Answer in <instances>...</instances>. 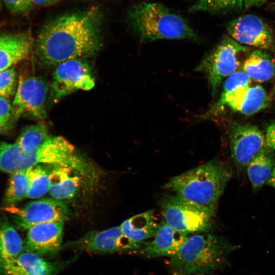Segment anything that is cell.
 <instances>
[{
    "label": "cell",
    "instance_id": "1",
    "mask_svg": "<svg viewBox=\"0 0 275 275\" xmlns=\"http://www.w3.org/2000/svg\"><path fill=\"white\" fill-rule=\"evenodd\" d=\"M101 17L96 8L67 14L48 22L41 30L36 51L46 65L92 56L100 47Z\"/></svg>",
    "mask_w": 275,
    "mask_h": 275
},
{
    "label": "cell",
    "instance_id": "2",
    "mask_svg": "<svg viewBox=\"0 0 275 275\" xmlns=\"http://www.w3.org/2000/svg\"><path fill=\"white\" fill-rule=\"evenodd\" d=\"M63 165L76 170L82 176L91 169L74 146L61 136L49 135L37 149L25 152L14 143H0V170L9 173L37 165Z\"/></svg>",
    "mask_w": 275,
    "mask_h": 275
},
{
    "label": "cell",
    "instance_id": "3",
    "mask_svg": "<svg viewBox=\"0 0 275 275\" xmlns=\"http://www.w3.org/2000/svg\"><path fill=\"white\" fill-rule=\"evenodd\" d=\"M232 175V171L227 165L213 159L173 177L163 187L215 213L219 199Z\"/></svg>",
    "mask_w": 275,
    "mask_h": 275
},
{
    "label": "cell",
    "instance_id": "4",
    "mask_svg": "<svg viewBox=\"0 0 275 275\" xmlns=\"http://www.w3.org/2000/svg\"><path fill=\"white\" fill-rule=\"evenodd\" d=\"M128 18L135 33L145 41L197 39L186 19L160 3L136 4L129 10Z\"/></svg>",
    "mask_w": 275,
    "mask_h": 275
},
{
    "label": "cell",
    "instance_id": "5",
    "mask_svg": "<svg viewBox=\"0 0 275 275\" xmlns=\"http://www.w3.org/2000/svg\"><path fill=\"white\" fill-rule=\"evenodd\" d=\"M236 246L207 232L187 237L178 252L171 257L173 265L188 274L214 271L226 262Z\"/></svg>",
    "mask_w": 275,
    "mask_h": 275
},
{
    "label": "cell",
    "instance_id": "6",
    "mask_svg": "<svg viewBox=\"0 0 275 275\" xmlns=\"http://www.w3.org/2000/svg\"><path fill=\"white\" fill-rule=\"evenodd\" d=\"M160 205L164 222L185 235L208 232L213 226L215 213L176 194L164 195L161 199Z\"/></svg>",
    "mask_w": 275,
    "mask_h": 275
},
{
    "label": "cell",
    "instance_id": "7",
    "mask_svg": "<svg viewBox=\"0 0 275 275\" xmlns=\"http://www.w3.org/2000/svg\"><path fill=\"white\" fill-rule=\"evenodd\" d=\"M248 49L226 37L203 57L196 70L206 75L213 97L215 96L222 80L238 68L237 55Z\"/></svg>",
    "mask_w": 275,
    "mask_h": 275
},
{
    "label": "cell",
    "instance_id": "8",
    "mask_svg": "<svg viewBox=\"0 0 275 275\" xmlns=\"http://www.w3.org/2000/svg\"><path fill=\"white\" fill-rule=\"evenodd\" d=\"M95 85L89 65L81 59L63 62L56 66L50 87L51 100L57 102L79 90L88 91Z\"/></svg>",
    "mask_w": 275,
    "mask_h": 275
},
{
    "label": "cell",
    "instance_id": "9",
    "mask_svg": "<svg viewBox=\"0 0 275 275\" xmlns=\"http://www.w3.org/2000/svg\"><path fill=\"white\" fill-rule=\"evenodd\" d=\"M232 158L240 169L267 147L265 135L256 126L231 122L228 126Z\"/></svg>",
    "mask_w": 275,
    "mask_h": 275
},
{
    "label": "cell",
    "instance_id": "10",
    "mask_svg": "<svg viewBox=\"0 0 275 275\" xmlns=\"http://www.w3.org/2000/svg\"><path fill=\"white\" fill-rule=\"evenodd\" d=\"M48 89L47 84L39 77L21 78L12 104L15 118L26 117L37 120H44Z\"/></svg>",
    "mask_w": 275,
    "mask_h": 275
},
{
    "label": "cell",
    "instance_id": "11",
    "mask_svg": "<svg viewBox=\"0 0 275 275\" xmlns=\"http://www.w3.org/2000/svg\"><path fill=\"white\" fill-rule=\"evenodd\" d=\"M1 209L12 214L16 227L23 230L43 223L64 222L69 214L67 206L63 202L54 199L33 201L22 208L9 206Z\"/></svg>",
    "mask_w": 275,
    "mask_h": 275
},
{
    "label": "cell",
    "instance_id": "12",
    "mask_svg": "<svg viewBox=\"0 0 275 275\" xmlns=\"http://www.w3.org/2000/svg\"><path fill=\"white\" fill-rule=\"evenodd\" d=\"M142 248L126 237L119 226L103 231L89 232L77 240L66 243L61 249H74L96 254H112L138 251Z\"/></svg>",
    "mask_w": 275,
    "mask_h": 275
},
{
    "label": "cell",
    "instance_id": "13",
    "mask_svg": "<svg viewBox=\"0 0 275 275\" xmlns=\"http://www.w3.org/2000/svg\"><path fill=\"white\" fill-rule=\"evenodd\" d=\"M227 30L234 40L241 44L267 49L273 43L270 29L257 16L248 14L240 16L230 21Z\"/></svg>",
    "mask_w": 275,
    "mask_h": 275
},
{
    "label": "cell",
    "instance_id": "14",
    "mask_svg": "<svg viewBox=\"0 0 275 275\" xmlns=\"http://www.w3.org/2000/svg\"><path fill=\"white\" fill-rule=\"evenodd\" d=\"M64 222L38 224L28 230L25 251L41 256L55 254L62 248Z\"/></svg>",
    "mask_w": 275,
    "mask_h": 275
},
{
    "label": "cell",
    "instance_id": "15",
    "mask_svg": "<svg viewBox=\"0 0 275 275\" xmlns=\"http://www.w3.org/2000/svg\"><path fill=\"white\" fill-rule=\"evenodd\" d=\"M270 99L264 89L260 85L245 86L227 95L224 106L245 115L254 114L266 107Z\"/></svg>",
    "mask_w": 275,
    "mask_h": 275
},
{
    "label": "cell",
    "instance_id": "16",
    "mask_svg": "<svg viewBox=\"0 0 275 275\" xmlns=\"http://www.w3.org/2000/svg\"><path fill=\"white\" fill-rule=\"evenodd\" d=\"M60 266L25 251L16 258L0 263V275H55Z\"/></svg>",
    "mask_w": 275,
    "mask_h": 275
},
{
    "label": "cell",
    "instance_id": "17",
    "mask_svg": "<svg viewBox=\"0 0 275 275\" xmlns=\"http://www.w3.org/2000/svg\"><path fill=\"white\" fill-rule=\"evenodd\" d=\"M187 238V235L178 232L163 221L160 223L153 240L146 242L138 252L148 258L172 257L178 252Z\"/></svg>",
    "mask_w": 275,
    "mask_h": 275
},
{
    "label": "cell",
    "instance_id": "18",
    "mask_svg": "<svg viewBox=\"0 0 275 275\" xmlns=\"http://www.w3.org/2000/svg\"><path fill=\"white\" fill-rule=\"evenodd\" d=\"M32 43L31 36L26 33L0 34V72L25 58Z\"/></svg>",
    "mask_w": 275,
    "mask_h": 275
},
{
    "label": "cell",
    "instance_id": "19",
    "mask_svg": "<svg viewBox=\"0 0 275 275\" xmlns=\"http://www.w3.org/2000/svg\"><path fill=\"white\" fill-rule=\"evenodd\" d=\"M52 166L49 171L50 195L59 201L72 198L78 188L81 175L76 170L66 166Z\"/></svg>",
    "mask_w": 275,
    "mask_h": 275
},
{
    "label": "cell",
    "instance_id": "20",
    "mask_svg": "<svg viewBox=\"0 0 275 275\" xmlns=\"http://www.w3.org/2000/svg\"><path fill=\"white\" fill-rule=\"evenodd\" d=\"M159 225L153 211L149 210L127 219L120 226L126 237L143 247L146 243L145 240L153 238L155 235Z\"/></svg>",
    "mask_w": 275,
    "mask_h": 275
},
{
    "label": "cell",
    "instance_id": "21",
    "mask_svg": "<svg viewBox=\"0 0 275 275\" xmlns=\"http://www.w3.org/2000/svg\"><path fill=\"white\" fill-rule=\"evenodd\" d=\"M275 165L273 150L266 147L246 166L247 175L253 188L260 189L269 180Z\"/></svg>",
    "mask_w": 275,
    "mask_h": 275
},
{
    "label": "cell",
    "instance_id": "22",
    "mask_svg": "<svg viewBox=\"0 0 275 275\" xmlns=\"http://www.w3.org/2000/svg\"><path fill=\"white\" fill-rule=\"evenodd\" d=\"M242 69L251 79L264 82L275 74V64L269 54L262 49L253 51L244 62Z\"/></svg>",
    "mask_w": 275,
    "mask_h": 275
},
{
    "label": "cell",
    "instance_id": "23",
    "mask_svg": "<svg viewBox=\"0 0 275 275\" xmlns=\"http://www.w3.org/2000/svg\"><path fill=\"white\" fill-rule=\"evenodd\" d=\"M23 242L14 227L6 220H0V263L16 258L22 253Z\"/></svg>",
    "mask_w": 275,
    "mask_h": 275
},
{
    "label": "cell",
    "instance_id": "24",
    "mask_svg": "<svg viewBox=\"0 0 275 275\" xmlns=\"http://www.w3.org/2000/svg\"><path fill=\"white\" fill-rule=\"evenodd\" d=\"M30 168L11 173L5 196L4 202L8 206L26 198L30 183Z\"/></svg>",
    "mask_w": 275,
    "mask_h": 275
},
{
    "label": "cell",
    "instance_id": "25",
    "mask_svg": "<svg viewBox=\"0 0 275 275\" xmlns=\"http://www.w3.org/2000/svg\"><path fill=\"white\" fill-rule=\"evenodd\" d=\"M49 136L47 127L43 124H37L25 128L15 143L23 151L30 152L39 147Z\"/></svg>",
    "mask_w": 275,
    "mask_h": 275
},
{
    "label": "cell",
    "instance_id": "26",
    "mask_svg": "<svg viewBox=\"0 0 275 275\" xmlns=\"http://www.w3.org/2000/svg\"><path fill=\"white\" fill-rule=\"evenodd\" d=\"M50 186L49 171L40 165L30 168L29 188L26 198H40L48 192Z\"/></svg>",
    "mask_w": 275,
    "mask_h": 275
},
{
    "label": "cell",
    "instance_id": "27",
    "mask_svg": "<svg viewBox=\"0 0 275 275\" xmlns=\"http://www.w3.org/2000/svg\"><path fill=\"white\" fill-rule=\"evenodd\" d=\"M251 81L250 77L243 71H236L229 75L224 81L222 92L211 112H221L225 107L224 100L227 95L240 87L250 85Z\"/></svg>",
    "mask_w": 275,
    "mask_h": 275
},
{
    "label": "cell",
    "instance_id": "28",
    "mask_svg": "<svg viewBox=\"0 0 275 275\" xmlns=\"http://www.w3.org/2000/svg\"><path fill=\"white\" fill-rule=\"evenodd\" d=\"M242 6H243V0H198L189 9V12L213 13L241 9Z\"/></svg>",
    "mask_w": 275,
    "mask_h": 275
},
{
    "label": "cell",
    "instance_id": "29",
    "mask_svg": "<svg viewBox=\"0 0 275 275\" xmlns=\"http://www.w3.org/2000/svg\"><path fill=\"white\" fill-rule=\"evenodd\" d=\"M17 75L13 68L0 72V97L13 95L17 89Z\"/></svg>",
    "mask_w": 275,
    "mask_h": 275
},
{
    "label": "cell",
    "instance_id": "30",
    "mask_svg": "<svg viewBox=\"0 0 275 275\" xmlns=\"http://www.w3.org/2000/svg\"><path fill=\"white\" fill-rule=\"evenodd\" d=\"M14 118L10 100L7 97H0V131L9 128Z\"/></svg>",
    "mask_w": 275,
    "mask_h": 275
},
{
    "label": "cell",
    "instance_id": "31",
    "mask_svg": "<svg viewBox=\"0 0 275 275\" xmlns=\"http://www.w3.org/2000/svg\"><path fill=\"white\" fill-rule=\"evenodd\" d=\"M7 8L14 14H23L30 11L33 6L32 0H3Z\"/></svg>",
    "mask_w": 275,
    "mask_h": 275
},
{
    "label": "cell",
    "instance_id": "32",
    "mask_svg": "<svg viewBox=\"0 0 275 275\" xmlns=\"http://www.w3.org/2000/svg\"><path fill=\"white\" fill-rule=\"evenodd\" d=\"M265 135L267 147L275 150V121L268 125Z\"/></svg>",
    "mask_w": 275,
    "mask_h": 275
},
{
    "label": "cell",
    "instance_id": "33",
    "mask_svg": "<svg viewBox=\"0 0 275 275\" xmlns=\"http://www.w3.org/2000/svg\"><path fill=\"white\" fill-rule=\"evenodd\" d=\"M266 0H243V5L245 9L258 7L265 3Z\"/></svg>",
    "mask_w": 275,
    "mask_h": 275
},
{
    "label": "cell",
    "instance_id": "34",
    "mask_svg": "<svg viewBox=\"0 0 275 275\" xmlns=\"http://www.w3.org/2000/svg\"><path fill=\"white\" fill-rule=\"evenodd\" d=\"M33 5L38 6H48L52 5L59 0H32Z\"/></svg>",
    "mask_w": 275,
    "mask_h": 275
},
{
    "label": "cell",
    "instance_id": "35",
    "mask_svg": "<svg viewBox=\"0 0 275 275\" xmlns=\"http://www.w3.org/2000/svg\"><path fill=\"white\" fill-rule=\"evenodd\" d=\"M267 184L275 189V165Z\"/></svg>",
    "mask_w": 275,
    "mask_h": 275
},
{
    "label": "cell",
    "instance_id": "36",
    "mask_svg": "<svg viewBox=\"0 0 275 275\" xmlns=\"http://www.w3.org/2000/svg\"><path fill=\"white\" fill-rule=\"evenodd\" d=\"M173 275H181L180 274L178 273H177V272H175L173 273Z\"/></svg>",
    "mask_w": 275,
    "mask_h": 275
},
{
    "label": "cell",
    "instance_id": "37",
    "mask_svg": "<svg viewBox=\"0 0 275 275\" xmlns=\"http://www.w3.org/2000/svg\"><path fill=\"white\" fill-rule=\"evenodd\" d=\"M1 1H0V11H1Z\"/></svg>",
    "mask_w": 275,
    "mask_h": 275
}]
</instances>
